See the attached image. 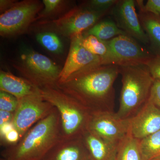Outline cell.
Listing matches in <instances>:
<instances>
[{"instance_id":"20","label":"cell","mask_w":160,"mask_h":160,"mask_svg":"<svg viewBox=\"0 0 160 160\" xmlns=\"http://www.w3.org/2000/svg\"><path fill=\"white\" fill-rule=\"evenodd\" d=\"M143 160H152L160 158V130L140 141Z\"/></svg>"},{"instance_id":"6","label":"cell","mask_w":160,"mask_h":160,"mask_svg":"<svg viewBox=\"0 0 160 160\" xmlns=\"http://www.w3.org/2000/svg\"><path fill=\"white\" fill-rule=\"evenodd\" d=\"M44 5L38 0H24L15 3L0 16V34L10 38L23 34L36 21Z\"/></svg>"},{"instance_id":"22","label":"cell","mask_w":160,"mask_h":160,"mask_svg":"<svg viewBox=\"0 0 160 160\" xmlns=\"http://www.w3.org/2000/svg\"><path fill=\"white\" fill-rule=\"evenodd\" d=\"M36 39L38 42L52 53L59 54L63 52V46L62 41L54 32H40L37 35Z\"/></svg>"},{"instance_id":"5","label":"cell","mask_w":160,"mask_h":160,"mask_svg":"<svg viewBox=\"0 0 160 160\" xmlns=\"http://www.w3.org/2000/svg\"><path fill=\"white\" fill-rule=\"evenodd\" d=\"M13 66L23 78L38 88L56 86L62 69L49 58L31 49L24 50Z\"/></svg>"},{"instance_id":"8","label":"cell","mask_w":160,"mask_h":160,"mask_svg":"<svg viewBox=\"0 0 160 160\" xmlns=\"http://www.w3.org/2000/svg\"><path fill=\"white\" fill-rule=\"evenodd\" d=\"M110 11H98L83 5L74 7L59 18L44 22L51 24L58 33L66 37L82 34Z\"/></svg>"},{"instance_id":"34","label":"cell","mask_w":160,"mask_h":160,"mask_svg":"<svg viewBox=\"0 0 160 160\" xmlns=\"http://www.w3.org/2000/svg\"><path fill=\"white\" fill-rule=\"evenodd\" d=\"M1 160H6L5 159L3 158H1Z\"/></svg>"},{"instance_id":"18","label":"cell","mask_w":160,"mask_h":160,"mask_svg":"<svg viewBox=\"0 0 160 160\" xmlns=\"http://www.w3.org/2000/svg\"><path fill=\"white\" fill-rule=\"evenodd\" d=\"M140 141L133 136L129 129L118 144L114 160H143Z\"/></svg>"},{"instance_id":"21","label":"cell","mask_w":160,"mask_h":160,"mask_svg":"<svg viewBox=\"0 0 160 160\" xmlns=\"http://www.w3.org/2000/svg\"><path fill=\"white\" fill-rule=\"evenodd\" d=\"M82 44L92 53L102 58V65L109 53L108 41H103L92 35L84 36L82 35Z\"/></svg>"},{"instance_id":"24","label":"cell","mask_w":160,"mask_h":160,"mask_svg":"<svg viewBox=\"0 0 160 160\" xmlns=\"http://www.w3.org/2000/svg\"><path fill=\"white\" fill-rule=\"evenodd\" d=\"M18 104V100L9 93L0 91V110L15 112Z\"/></svg>"},{"instance_id":"31","label":"cell","mask_w":160,"mask_h":160,"mask_svg":"<svg viewBox=\"0 0 160 160\" xmlns=\"http://www.w3.org/2000/svg\"><path fill=\"white\" fill-rule=\"evenodd\" d=\"M14 129L12 122H8L4 124L2 126H0V138L1 142L3 141L5 136L9 132Z\"/></svg>"},{"instance_id":"26","label":"cell","mask_w":160,"mask_h":160,"mask_svg":"<svg viewBox=\"0 0 160 160\" xmlns=\"http://www.w3.org/2000/svg\"><path fill=\"white\" fill-rule=\"evenodd\" d=\"M136 4L141 9L160 18V0H148L146 4L142 0L135 1Z\"/></svg>"},{"instance_id":"32","label":"cell","mask_w":160,"mask_h":160,"mask_svg":"<svg viewBox=\"0 0 160 160\" xmlns=\"http://www.w3.org/2000/svg\"><path fill=\"white\" fill-rule=\"evenodd\" d=\"M16 2L15 1H10V0H1L0 10H1V14L10 9Z\"/></svg>"},{"instance_id":"11","label":"cell","mask_w":160,"mask_h":160,"mask_svg":"<svg viewBox=\"0 0 160 160\" xmlns=\"http://www.w3.org/2000/svg\"><path fill=\"white\" fill-rule=\"evenodd\" d=\"M136 6L135 1L120 0L112 12L120 29L141 44L149 46V39L141 25Z\"/></svg>"},{"instance_id":"15","label":"cell","mask_w":160,"mask_h":160,"mask_svg":"<svg viewBox=\"0 0 160 160\" xmlns=\"http://www.w3.org/2000/svg\"><path fill=\"white\" fill-rule=\"evenodd\" d=\"M92 160H114L118 145L86 130L82 136Z\"/></svg>"},{"instance_id":"33","label":"cell","mask_w":160,"mask_h":160,"mask_svg":"<svg viewBox=\"0 0 160 160\" xmlns=\"http://www.w3.org/2000/svg\"><path fill=\"white\" fill-rule=\"evenodd\" d=\"M152 160H160V158H156Z\"/></svg>"},{"instance_id":"9","label":"cell","mask_w":160,"mask_h":160,"mask_svg":"<svg viewBox=\"0 0 160 160\" xmlns=\"http://www.w3.org/2000/svg\"><path fill=\"white\" fill-rule=\"evenodd\" d=\"M18 100L12 123L21 139L36 123L48 116L54 106L43 98L38 88L33 93Z\"/></svg>"},{"instance_id":"10","label":"cell","mask_w":160,"mask_h":160,"mask_svg":"<svg viewBox=\"0 0 160 160\" xmlns=\"http://www.w3.org/2000/svg\"><path fill=\"white\" fill-rule=\"evenodd\" d=\"M129 129V119L121 118L114 112L98 111L91 112L87 130L118 145Z\"/></svg>"},{"instance_id":"13","label":"cell","mask_w":160,"mask_h":160,"mask_svg":"<svg viewBox=\"0 0 160 160\" xmlns=\"http://www.w3.org/2000/svg\"><path fill=\"white\" fill-rule=\"evenodd\" d=\"M129 129L136 138L142 140L160 130V109L149 100L129 119Z\"/></svg>"},{"instance_id":"12","label":"cell","mask_w":160,"mask_h":160,"mask_svg":"<svg viewBox=\"0 0 160 160\" xmlns=\"http://www.w3.org/2000/svg\"><path fill=\"white\" fill-rule=\"evenodd\" d=\"M70 40L68 57L57 83L63 82L75 72L87 66L102 65V58L92 54L83 46L82 34L75 36Z\"/></svg>"},{"instance_id":"27","label":"cell","mask_w":160,"mask_h":160,"mask_svg":"<svg viewBox=\"0 0 160 160\" xmlns=\"http://www.w3.org/2000/svg\"><path fill=\"white\" fill-rule=\"evenodd\" d=\"M146 65L153 78L160 80V56L154 55Z\"/></svg>"},{"instance_id":"17","label":"cell","mask_w":160,"mask_h":160,"mask_svg":"<svg viewBox=\"0 0 160 160\" xmlns=\"http://www.w3.org/2000/svg\"><path fill=\"white\" fill-rule=\"evenodd\" d=\"M141 25L149 41V49L155 55L160 56V18L139 9Z\"/></svg>"},{"instance_id":"30","label":"cell","mask_w":160,"mask_h":160,"mask_svg":"<svg viewBox=\"0 0 160 160\" xmlns=\"http://www.w3.org/2000/svg\"><path fill=\"white\" fill-rule=\"evenodd\" d=\"M14 112L0 110V126L6 123L12 122Z\"/></svg>"},{"instance_id":"19","label":"cell","mask_w":160,"mask_h":160,"mask_svg":"<svg viewBox=\"0 0 160 160\" xmlns=\"http://www.w3.org/2000/svg\"><path fill=\"white\" fill-rule=\"evenodd\" d=\"M82 34L84 36L92 35L105 41H109L119 35H126L118 27L115 22L110 19L103 20L97 23Z\"/></svg>"},{"instance_id":"23","label":"cell","mask_w":160,"mask_h":160,"mask_svg":"<svg viewBox=\"0 0 160 160\" xmlns=\"http://www.w3.org/2000/svg\"><path fill=\"white\" fill-rule=\"evenodd\" d=\"M69 1L62 0H43L44 7L36 20L52 18L65 10Z\"/></svg>"},{"instance_id":"2","label":"cell","mask_w":160,"mask_h":160,"mask_svg":"<svg viewBox=\"0 0 160 160\" xmlns=\"http://www.w3.org/2000/svg\"><path fill=\"white\" fill-rule=\"evenodd\" d=\"M62 138L59 113L53 108L48 116L40 120L14 145L2 152L6 160H43Z\"/></svg>"},{"instance_id":"25","label":"cell","mask_w":160,"mask_h":160,"mask_svg":"<svg viewBox=\"0 0 160 160\" xmlns=\"http://www.w3.org/2000/svg\"><path fill=\"white\" fill-rule=\"evenodd\" d=\"M119 0H91L83 5L98 11H112Z\"/></svg>"},{"instance_id":"14","label":"cell","mask_w":160,"mask_h":160,"mask_svg":"<svg viewBox=\"0 0 160 160\" xmlns=\"http://www.w3.org/2000/svg\"><path fill=\"white\" fill-rule=\"evenodd\" d=\"M43 160H92L82 138L61 140Z\"/></svg>"},{"instance_id":"16","label":"cell","mask_w":160,"mask_h":160,"mask_svg":"<svg viewBox=\"0 0 160 160\" xmlns=\"http://www.w3.org/2000/svg\"><path fill=\"white\" fill-rule=\"evenodd\" d=\"M38 89V87L24 78L16 76L10 72L0 71V90L14 96L18 99Z\"/></svg>"},{"instance_id":"7","label":"cell","mask_w":160,"mask_h":160,"mask_svg":"<svg viewBox=\"0 0 160 160\" xmlns=\"http://www.w3.org/2000/svg\"><path fill=\"white\" fill-rule=\"evenodd\" d=\"M109 52L102 65H146L155 55L133 38L122 35L108 41Z\"/></svg>"},{"instance_id":"1","label":"cell","mask_w":160,"mask_h":160,"mask_svg":"<svg viewBox=\"0 0 160 160\" xmlns=\"http://www.w3.org/2000/svg\"><path fill=\"white\" fill-rule=\"evenodd\" d=\"M119 74L117 65L94 64L76 72L56 86L91 112H114V83Z\"/></svg>"},{"instance_id":"29","label":"cell","mask_w":160,"mask_h":160,"mask_svg":"<svg viewBox=\"0 0 160 160\" xmlns=\"http://www.w3.org/2000/svg\"><path fill=\"white\" fill-rule=\"evenodd\" d=\"M20 137L18 132L13 129L5 136L4 139L1 142L7 143L9 145H14L19 141Z\"/></svg>"},{"instance_id":"28","label":"cell","mask_w":160,"mask_h":160,"mask_svg":"<svg viewBox=\"0 0 160 160\" xmlns=\"http://www.w3.org/2000/svg\"><path fill=\"white\" fill-rule=\"evenodd\" d=\"M149 100L160 109V80L154 79L153 81Z\"/></svg>"},{"instance_id":"3","label":"cell","mask_w":160,"mask_h":160,"mask_svg":"<svg viewBox=\"0 0 160 160\" xmlns=\"http://www.w3.org/2000/svg\"><path fill=\"white\" fill-rule=\"evenodd\" d=\"M122 88L119 107L116 112L122 119L129 120L149 100L154 79L146 65L119 66Z\"/></svg>"},{"instance_id":"4","label":"cell","mask_w":160,"mask_h":160,"mask_svg":"<svg viewBox=\"0 0 160 160\" xmlns=\"http://www.w3.org/2000/svg\"><path fill=\"white\" fill-rule=\"evenodd\" d=\"M38 88L43 98L59 113L62 140L82 138L87 130L91 112L60 90L56 85Z\"/></svg>"}]
</instances>
